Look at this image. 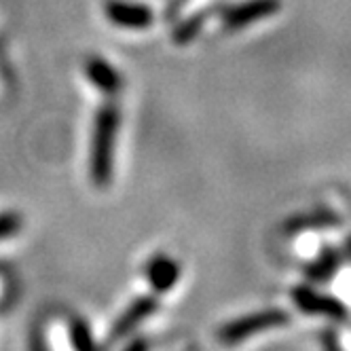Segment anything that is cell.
I'll list each match as a JSON object with an SVG mask.
<instances>
[{"label": "cell", "mask_w": 351, "mask_h": 351, "mask_svg": "<svg viewBox=\"0 0 351 351\" xmlns=\"http://www.w3.org/2000/svg\"><path fill=\"white\" fill-rule=\"evenodd\" d=\"M19 216L13 214V212H7V214H0V239H7L11 235H15L19 231Z\"/></svg>", "instance_id": "obj_10"}, {"label": "cell", "mask_w": 351, "mask_h": 351, "mask_svg": "<svg viewBox=\"0 0 351 351\" xmlns=\"http://www.w3.org/2000/svg\"><path fill=\"white\" fill-rule=\"evenodd\" d=\"M108 15L110 19H114L121 26L128 28H142L150 21V11L144 7H130V5H121V3H112L108 7Z\"/></svg>", "instance_id": "obj_5"}, {"label": "cell", "mask_w": 351, "mask_h": 351, "mask_svg": "<svg viewBox=\"0 0 351 351\" xmlns=\"http://www.w3.org/2000/svg\"><path fill=\"white\" fill-rule=\"evenodd\" d=\"M288 322V315L284 311H265L258 315H247L241 319H235L231 324H227L220 330V339L224 343H235L241 341L245 337H252L265 328H273V326H282Z\"/></svg>", "instance_id": "obj_2"}, {"label": "cell", "mask_w": 351, "mask_h": 351, "mask_svg": "<svg viewBox=\"0 0 351 351\" xmlns=\"http://www.w3.org/2000/svg\"><path fill=\"white\" fill-rule=\"evenodd\" d=\"M155 309V303L150 298H142V300H138V303L125 313L119 322H117V326H114V339H119V337H123V335H128L136 324H140L144 317H148L150 315V311Z\"/></svg>", "instance_id": "obj_6"}, {"label": "cell", "mask_w": 351, "mask_h": 351, "mask_svg": "<svg viewBox=\"0 0 351 351\" xmlns=\"http://www.w3.org/2000/svg\"><path fill=\"white\" fill-rule=\"evenodd\" d=\"M271 11H275V3L273 0H256L252 5H243L237 11H233V15H229V21L235 23V26H243L245 21L258 19L263 15H269Z\"/></svg>", "instance_id": "obj_7"}, {"label": "cell", "mask_w": 351, "mask_h": 351, "mask_svg": "<svg viewBox=\"0 0 351 351\" xmlns=\"http://www.w3.org/2000/svg\"><path fill=\"white\" fill-rule=\"evenodd\" d=\"M72 343H74V349H77V351H95L89 328L81 319L72 324Z\"/></svg>", "instance_id": "obj_9"}, {"label": "cell", "mask_w": 351, "mask_h": 351, "mask_svg": "<svg viewBox=\"0 0 351 351\" xmlns=\"http://www.w3.org/2000/svg\"><path fill=\"white\" fill-rule=\"evenodd\" d=\"M119 128V110L117 106H102L95 119L93 134V150H91V173L95 184H106L112 169V153H114V136Z\"/></svg>", "instance_id": "obj_1"}, {"label": "cell", "mask_w": 351, "mask_h": 351, "mask_svg": "<svg viewBox=\"0 0 351 351\" xmlns=\"http://www.w3.org/2000/svg\"><path fill=\"white\" fill-rule=\"evenodd\" d=\"M89 77L99 85V87H104V89H114L117 87V74L114 70H110L106 64L102 62H91L89 64Z\"/></svg>", "instance_id": "obj_8"}, {"label": "cell", "mask_w": 351, "mask_h": 351, "mask_svg": "<svg viewBox=\"0 0 351 351\" xmlns=\"http://www.w3.org/2000/svg\"><path fill=\"white\" fill-rule=\"evenodd\" d=\"M178 273H180L178 265H176L173 261H169V258H165V256H159V258H155L153 263L148 265L150 284H153V288L159 290V292L169 290L176 284V280H178Z\"/></svg>", "instance_id": "obj_4"}, {"label": "cell", "mask_w": 351, "mask_h": 351, "mask_svg": "<svg viewBox=\"0 0 351 351\" xmlns=\"http://www.w3.org/2000/svg\"><path fill=\"white\" fill-rule=\"evenodd\" d=\"M294 303L305 309L307 313H317V315H328L332 319H343L345 317V309L341 303H337L335 298L330 296H324V294H317L313 290H307V288H298L294 290Z\"/></svg>", "instance_id": "obj_3"}]
</instances>
